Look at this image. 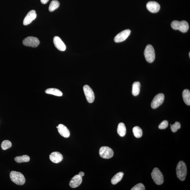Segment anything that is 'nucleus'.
<instances>
[{"label":"nucleus","mask_w":190,"mask_h":190,"mask_svg":"<svg viewBox=\"0 0 190 190\" xmlns=\"http://www.w3.org/2000/svg\"><path fill=\"white\" fill-rule=\"evenodd\" d=\"M30 158L27 155L17 156L15 158V161L18 163L28 162L30 161Z\"/></svg>","instance_id":"22"},{"label":"nucleus","mask_w":190,"mask_h":190,"mask_svg":"<svg viewBox=\"0 0 190 190\" xmlns=\"http://www.w3.org/2000/svg\"><path fill=\"white\" fill-rule=\"evenodd\" d=\"M151 175L152 179L157 185H161L163 183L164 178L163 174L158 168H154Z\"/></svg>","instance_id":"5"},{"label":"nucleus","mask_w":190,"mask_h":190,"mask_svg":"<svg viewBox=\"0 0 190 190\" xmlns=\"http://www.w3.org/2000/svg\"><path fill=\"white\" fill-rule=\"evenodd\" d=\"M171 130L173 132H175L177 131L178 129L181 128V124L179 122H176L174 124L171 125Z\"/></svg>","instance_id":"26"},{"label":"nucleus","mask_w":190,"mask_h":190,"mask_svg":"<svg viewBox=\"0 0 190 190\" xmlns=\"http://www.w3.org/2000/svg\"><path fill=\"white\" fill-rule=\"evenodd\" d=\"M183 97L184 102L187 105H190V92L188 89H185L183 92Z\"/></svg>","instance_id":"18"},{"label":"nucleus","mask_w":190,"mask_h":190,"mask_svg":"<svg viewBox=\"0 0 190 190\" xmlns=\"http://www.w3.org/2000/svg\"><path fill=\"white\" fill-rule=\"evenodd\" d=\"M58 131L61 136L65 138H68L70 136V131L66 127L62 124H60L58 126Z\"/></svg>","instance_id":"16"},{"label":"nucleus","mask_w":190,"mask_h":190,"mask_svg":"<svg viewBox=\"0 0 190 190\" xmlns=\"http://www.w3.org/2000/svg\"><path fill=\"white\" fill-rule=\"evenodd\" d=\"M53 42L56 48L59 50L63 51L66 50V46L60 37L55 36L53 39Z\"/></svg>","instance_id":"13"},{"label":"nucleus","mask_w":190,"mask_h":190,"mask_svg":"<svg viewBox=\"0 0 190 190\" xmlns=\"http://www.w3.org/2000/svg\"><path fill=\"white\" fill-rule=\"evenodd\" d=\"M171 26L172 29L179 30L183 33H186L189 29V23L185 21H174L171 22Z\"/></svg>","instance_id":"2"},{"label":"nucleus","mask_w":190,"mask_h":190,"mask_svg":"<svg viewBox=\"0 0 190 190\" xmlns=\"http://www.w3.org/2000/svg\"><path fill=\"white\" fill-rule=\"evenodd\" d=\"M144 56L148 62L151 63L154 62L155 58V50L152 45H149L145 48L144 52Z\"/></svg>","instance_id":"4"},{"label":"nucleus","mask_w":190,"mask_h":190,"mask_svg":"<svg viewBox=\"0 0 190 190\" xmlns=\"http://www.w3.org/2000/svg\"><path fill=\"white\" fill-rule=\"evenodd\" d=\"M82 177L79 174L75 175L72 178L70 182V186L72 188L78 187L82 183Z\"/></svg>","instance_id":"14"},{"label":"nucleus","mask_w":190,"mask_h":190,"mask_svg":"<svg viewBox=\"0 0 190 190\" xmlns=\"http://www.w3.org/2000/svg\"><path fill=\"white\" fill-rule=\"evenodd\" d=\"M126 132V128L125 124L122 122L119 124L117 128V132L119 135L123 137L125 135Z\"/></svg>","instance_id":"19"},{"label":"nucleus","mask_w":190,"mask_h":190,"mask_svg":"<svg viewBox=\"0 0 190 190\" xmlns=\"http://www.w3.org/2000/svg\"><path fill=\"white\" fill-rule=\"evenodd\" d=\"M23 43L26 46L35 48L39 45V41L36 37L30 36L24 39Z\"/></svg>","instance_id":"7"},{"label":"nucleus","mask_w":190,"mask_h":190,"mask_svg":"<svg viewBox=\"0 0 190 190\" xmlns=\"http://www.w3.org/2000/svg\"><path fill=\"white\" fill-rule=\"evenodd\" d=\"M147 9L150 12L156 13L159 11L160 6L157 2L150 1L148 2L146 5Z\"/></svg>","instance_id":"12"},{"label":"nucleus","mask_w":190,"mask_h":190,"mask_svg":"<svg viewBox=\"0 0 190 190\" xmlns=\"http://www.w3.org/2000/svg\"><path fill=\"white\" fill-rule=\"evenodd\" d=\"M99 154L101 157L104 159H109L114 156L113 150L108 146H102L99 150Z\"/></svg>","instance_id":"6"},{"label":"nucleus","mask_w":190,"mask_h":190,"mask_svg":"<svg viewBox=\"0 0 190 190\" xmlns=\"http://www.w3.org/2000/svg\"><path fill=\"white\" fill-rule=\"evenodd\" d=\"M49 158L51 161L55 163H60L63 159L62 154L58 152H53L49 156Z\"/></svg>","instance_id":"15"},{"label":"nucleus","mask_w":190,"mask_h":190,"mask_svg":"<svg viewBox=\"0 0 190 190\" xmlns=\"http://www.w3.org/2000/svg\"><path fill=\"white\" fill-rule=\"evenodd\" d=\"M78 174L81 177H84L85 175L84 173V172L82 171L80 172V173H79Z\"/></svg>","instance_id":"30"},{"label":"nucleus","mask_w":190,"mask_h":190,"mask_svg":"<svg viewBox=\"0 0 190 190\" xmlns=\"http://www.w3.org/2000/svg\"><path fill=\"white\" fill-rule=\"evenodd\" d=\"M131 190H145V188L144 185L141 183L137 184L132 188Z\"/></svg>","instance_id":"27"},{"label":"nucleus","mask_w":190,"mask_h":190,"mask_svg":"<svg viewBox=\"0 0 190 190\" xmlns=\"http://www.w3.org/2000/svg\"><path fill=\"white\" fill-rule=\"evenodd\" d=\"M60 6V3L57 0H53L51 1L49 7V10L50 12L54 11L58 8Z\"/></svg>","instance_id":"24"},{"label":"nucleus","mask_w":190,"mask_h":190,"mask_svg":"<svg viewBox=\"0 0 190 190\" xmlns=\"http://www.w3.org/2000/svg\"><path fill=\"white\" fill-rule=\"evenodd\" d=\"M1 146L3 150H6L11 147L12 143L9 140H4L2 142Z\"/></svg>","instance_id":"25"},{"label":"nucleus","mask_w":190,"mask_h":190,"mask_svg":"<svg viewBox=\"0 0 190 190\" xmlns=\"http://www.w3.org/2000/svg\"><path fill=\"white\" fill-rule=\"evenodd\" d=\"M131 31L129 29L125 30L116 35L114 39L116 43H120L125 41L130 34Z\"/></svg>","instance_id":"10"},{"label":"nucleus","mask_w":190,"mask_h":190,"mask_svg":"<svg viewBox=\"0 0 190 190\" xmlns=\"http://www.w3.org/2000/svg\"><path fill=\"white\" fill-rule=\"evenodd\" d=\"M189 56L190 57V53H189Z\"/></svg>","instance_id":"31"},{"label":"nucleus","mask_w":190,"mask_h":190,"mask_svg":"<svg viewBox=\"0 0 190 190\" xmlns=\"http://www.w3.org/2000/svg\"><path fill=\"white\" fill-rule=\"evenodd\" d=\"M124 176V173L122 172H119L115 175L112 177L111 182L113 185H116L121 180Z\"/></svg>","instance_id":"20"},{"label":"nucleus","mask_w":190,"mask_h":190,"mask_svg":"<svg viewBox=\"0 0 190 190\" xmlns=\"http://www.w3.org/2000/svg\"><path fill=\"white\" fill-rule=\"evenodd\" d=\"M10 177L11 180L17 185H23L25 183L24 176L20 172L12 171L10 173Z\"/></svg>","instance_id":"3"},{"label":"nucleus","mask_w":190,"mask_h":190,"mask_svg":"<svg viewBox=\"0 0 190 190\" xmlns=\"http://www.w3.org/2000/svg\"><path fill=\"white\" fill-rule=\"evenodd\" d=\"M168 122L167 120H164L161 122L158 126V128L160 129H165L168 127Z\"/></svg>","instance_id":"28"},{"label":"nucleus","mask_w":190,"mask_h":190,"mask_svg":"<svg viewBox=\"0 0 190 190\" xmlns=\"http://www.w3.org/2000/svg\"><path fill=\"white\" fill-rule=\"evenodd\" d=\"M133 134L136 138H140L141 137L142 134V131L140 127L136 126L134 127L132 129Z\"/></svg>","instance_id":"23"},{"label":"nucleus","mask_w":190,"mask_h":190,"mask_svg":"<svg viewBox=\"0 0 190 190\" xmlns=\"http://www.w3.org/2000/svg\"><path fill=\"white\" fill-rule=\"evenodd\" d=\"M165 99V96L162 94H159L155 96L152 100L151 107L153 109H156L159 107L163 104Z\"/></svg>","instance_id":"8"},{"label":"nucleus","mask_w":190,"mask_h":190,"mask_svg":"<svg viewBox=\"0 0 190 190\" xmlns=\"http://www.w3.org/2000/svg\"><path fill=\"white\" fill-rule=\"evenodd\" d=\"M140 88V84L139 82H134L132 85V94L136 96L139 94Z\"/></svg>","instance_id":"21"},{"label":"nucleus","mask_w":190,"mask_h":190,"mask_svg":"<svg viewBox=\"0 0 190 190\" xmlns=\"http://www.w3.org/2000/svg\"><path fill=\"white\" fill-rule=\"evenodd\" d=\"M83 90L88 102L90 103H91L94 102L95 96L92 89L88 85H85L83 87Z\"/></svg>","instance_id":"9"},{"label":"nucleus","mask_w":190,"mask_h":190,"mask_svg":"<svg viewBox=\"0 0 190 190\" xmlns=\"http://www.w3.org/2000/svg\"><path fill=\"white\" fill-rule=\"evenodd\" d=\"M46 94L54 95V96H62V93L58 89L55 88H50L47 89L45 91Z\"/></svg>","instance_id":"17"},{"label":"nucleus","mask_w":190,"mask_h":190,"mask_svg":"<svg viewBox=\"0 0 190 190\" xmlns=\"http://www.w3.org/2000/svg\"><path fill=\"white\" fill-rule=\"evenodd\" d=\"M41 2L43 4H45L48 2L49 0H40Z\"/></svg>","instance_id":"29"},{"label":"nucleus","mask_w":190,"mask_h":190,"mask_svg":"<svg viewBox=\"0 0 190 190\" xmlns=\"http://www.w3.org/2000/svg\"><path fill=\"white\" fill-rule=\"evenodd\" d=\"M37 15L34 10H32L27 14L24 19L23 24L24 25H27L30 24L36 18Z\"/></svg>","instance_id":"11"},{"label":"nucleus","mask_w":190,"mask_h":190,"mask_svg":"<svg viewBox=\"0 0 190 190\" xmlns=\"http://www.w3.org/2000/svg\"><path fill=\"white\" fill-rule=\"evenodd\" d=\"M177 177L180 180H185L187 174L186 166L183 161H180L178 163L176 168Z\"/></svg>","instance_id":"1"}]
</instances>
